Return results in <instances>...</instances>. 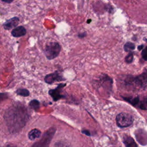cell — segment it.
Returning a JSON list of instances; mask_svg holds the SVG:
<instances>
[{
    "instance_id": "obj_3",
    "label": "cell",
    "mask_w": 147,
    "mask_h": 147,
    "mask_svg": "<svg viewBox=\"0 0 147 147\" xmlns=\"http://www.w3.org/2000/svg\"><path fill=\"white\" fill-rule=\"evenodd\" d=\"M96 82L97 87L102 88V90L104 91L106 96L109 97L113 88V81L112 78L106 74H102Z\"/></svg>"
},
{
    "instance_id": "obj_7",
    "label": "cell",
    "mask_w": 147,
    "mask_h": 147,
    "mask_svg": "<svg viewBox=\"0 0 147 147\" xmlns=\"http://www.w3.org/2000/svg\"><path fill=\"white\" fill-rule=\"evenodd\" d=\"M115 121L118 127H126L133 124L134 118L130 114L122 112L117 115Z\"/></svg>"
},
{
    "instance_id": "obj_14",
    "label": "cell",
    "mask_w": 147,
    "mask_h": 147,
    "mask_svg": "<svg viewBox=\"0 0 147 147\" xmlns=\"http://www.w3.org/2000/svg\"><path fill=\"white\" fill-rule=\"evenodd\" d=\"M41 131L37 129H33L31 130L28 133V137L31 140H34L39 138L41 136Z\"/></svg>"
},
{
    "instance_id": "obj_16",
    "label": "cell",
    "mask_w": 147,
    "mask_h": 147,
    "mask_svg": "<svg viewBox=\"0 0 147 147\" xmlns=\"http://www.w3.org/2000/svg\"><path fill=\"white\" fill-rule=\"evenodd\" d=\"M15 92L18 95H21L22 96H28L30 95V92L28 90L26 89V88H18Z\"/></svg>"
},
{
    "instance_id": "obj_9",
    "label": "cell",
    "mask_w": 147,
    "mask_h": 147,
    "mask_svg": "<svg viewBox=\"0 0 147 147\" xmlns=\"http://www.w3.org/2000/svg\"><path fill=\"white\" fill-rule=\"evenodd\" d=\"M65 79L61 75L58 71H55L53 73L47 75L45 76L44 81L48 84H52L55 82H60L65 80Z\"/></svg>"
},
{
    "instance_id": "obj_22",
    "label": "cell",
    "mask_w": 147,
    "mask_h": 147,
    "mask_svg": "<svg viewBox=\"0 0 147 147\" xmlns=\"http://www.w3.org/2000/svg\"><path fill=\"white\" fill-rule=\"evenodd\" d=\"M82 133L87 135V136H90V133L88 130H82Z\"/></svg>"
},
{
    "instance_id": "obj_13",
    "label": "cell",
    "mask_w": 147,
    "mask_h": 147,
    "mask_svg": "<svg viewBox=\"0 0 147 147\" xmlns=\"http://www.w3.org/2000/svg\"><path fill=\"white\" fill-rule=\"evenodd\" d=\"M126 147H137V145L134 139L130 136H125L123 141Z\"/></svg>"
},
{
    "instance_id": "obj_21",
    "label": "cell",
    "mask_w": 147,
    "mask_h": 147,
    "mask_svg": "<svg viewBox=\"0 0 147 147\" xmlns=\"http://www.w3.org/2000/svg\"><path fill=\"white\" fill-rule=\"evenodd\" d=\"M86 32H83V33H79L78 37H79V38H83V37H84L86 36Z\"/></svg>"
},
{
    "instance_id": "obj_20",
    "label": "cell",
    "mask_w": 147,
    "mask_h": 147,
    "mask_svg": "<svg viewBox=\"0 0 147 147\" xmlns=\"http://www.w3.org/2000/svg\"><path fill=\"white\" fill-rule=\"evenodd\" d=\"M7 98H8V94L6 92L0 93V103H1L2 102L6 99Z\"/></svg>"
},
{
    "instance_id": "obj_23",
    "label": "cell",
    "mask_w": 147,
    "mask_h": 147,
    "mask_svg": "<svg viewBox=\"0 0 147 147\" xmlns=\"http://www.w3.org/2000/svg\"><path fill=\"white\" fill-rule=\"evenodd\" d=\"M137 48L139 51H142L144 49V45H140L138 46Z\"/></svg>"
},
{
    "instance_id": "obj_10",
    "label": "cell",
    "mask_w": 147,
    "mask_h": 147,
    "mask_svg": "<svg viewBox=\"0 0 147 147\" xmlns=\"http://www.w3.org/2000/svg\"><path fill=\"white\" fill-rule=\"evenodd\" d=\"M137 140L142 145L147 144V132L142 129H138L135 131Z\"/></svg>"
},
{
    "instance_id": "obj_12",
    "label": "cell",
    "mask_w": 147,
    "mask_h": 147,
    "mask_svg": "<svg viewBox=\"0 0 147 147\" xmlns=\"http://www.w3.org/2000/svg\"><path fill=\"white\" fill-rule=\"evenodd\" d=\"M26 33V29L23 26H19L14 28L11 30V34L14 37H20L25 35Z\"/></svg>"
},
{
    "instance_id": "obj_6",
    "label": "cell",
    "mask_w": 147,
    "mask_h": 147,
    "mask_svg": "<svg viewBox=\"0 0 147 147\" xmlns=\"http://www.w3.org/2000/svg\"><path fill=\"white\" fill-rule=\"evenodd\" d=\"M56 131L55 127H51L42 135L41 138L34 143L31 147H49L51 140Z\"/></svg>"
},
{
    "instance_id": "obj_2",
    "label": "cell",
    "mask_w": 147,
    "mask_h": 147,
    "mask_svg": "<svg viewBox=\"0 0 147 147\" xmlns=\"http://www.w3.org/2000/svg\"><path fill=\"white\" fill-rule=\"evenodd\" d=\"M121 87L129 92H139L147 88V69L138 75H126L121 78Z\"/></svg>"
},
{
    "instance_id": "obj_25",
    "label": "cell",
    "mask_w": 147,
    "mask_h": 147,
    "mask_svg": "<svg viewBox=\"0 0 147 147\" xmlns=\"http://www.w3.org/2000/svg\"><path fill=\"white\" fill-rule=\"evenodd\" d=\"M91 21V20H87V22L88 23V24H89L90 22Z\"/></svg>"
},
{
    "instance_id": "obj_17",
    "label": "cell",
    "mask_w": 147,
    "mask_h": 147,
    "mask_svg": "<svg viewBox=\"0 0 147 147\" xmlns=\"http://www.w3.org/2000/svg\"><path fill=\"white\" fill-rule=\"evenodd\" d=\"M29 107L35 110H37L40 107V102L36 99H33L29 103Z\"/></svg>"
},
{
    "instance_id": "obj_4",
    "label": "cell",
    "mask_w": 147,
    "mask_h": 147,
    "mask_svg": "<svg viewBox=\"0 0 147 147\" xmlns=\"http://www.w3.org/2000/svg\"><path fill=\"white\" fill-rule=\"evenodd\" d=\"M123 100L133 106L142 110H147V95L136 96H121Z\"/></svg>"
},
{
    "instance_id": "obj_19",
    "label": "cell",
    "mask_w": 147,
    "mask_h": 147,
    "mask_svg": "<svg viewBox=\"0 0 147 147\" xmlns=\"http://www.w3.org/2000/svg\"><path fill=\"white\" fill-rule=\"evenodd\" d=\"M141 57L144 60L147 61V46H146L141 52Z\"/></svg>"
},
{
    "instance_id": "obj_24",
    "label": "cell",
    "mask_w": 147,
    "mask_h": 147,
    "mask_svg": "<svg viewBox=\"0 0 147 147\" xmlns=\"http://www.w3.org/2000/svg\"><path fill=\"white\" fill-rule=\"evenodd\" d=\"M2 2H5V3H11V2H13V0H11V1H4V0H3V1H2Z\"/></svg>"
},
{
    "instance_id": "obj_8",
    "label": "cell",
    "mask_w": 147,
    "mask_h": 147,
    "mask_svg": "<svg viewBox=\"0 0 147 147\" xmlns=\"http://www.w3.org/2000/svg\"><path fill=\"white\" fill-rule=\"evenodd\" d=\"M65 85V83H59L55 88L51 89L48 91V94L51 95L54 101L56 102L60 99L65 98V95L61 93L62 90Z\"/></svg>"
},
{
    "instance_id": "obj_5",
    "label": "cell",
    "mask_w": 147,
    "mask_h": 147,
    "mask_svg": "<svg viewBox=\"0 0 147 147\" xmlns=\"http://www.w3.org/2000/svg\"><path fill=\"white\" fill-rule=\"evenodd\" d=\"M61 46L56 41L49 42L44 48V54L48 60H52L58 56L61 51Z\"/></svg>"
},
{
    "instance_id": "obj_11",
    "label": "cell",
    "mask_w": 147,
    "mask_h": 147,
    "mask_svg": "<svg viewBox=\"0 0 147 147\" xmlns=\"http://www.w3.org/2000/svg\"><path fill=\"white\" fill-rule=\"evenodd\" d=\"M19 21H20V20L18 17H12L7 20L3 23V27L5 30H10L14 28H15L18 25Z\"/></svg>"
},
{
    "instance_id": "obj_15",
    "label": "cell",
    "mask_w": 147,
    "mask_h": 147,
    "mask_svg": "<svg viewBox=\"0 0 147 147\" xmlns=\"http://www.w3.org/2000/svg\"><path fill=\"white\" fill-rule=\"evenodd\" d=\"M135 49V44L130 41L126 42L123 45V49L126 52H133V51Z\"/></svg>"
},
{
    "instance_id": "obj_1",
    "label": "cell",
    "mask_w": 147,
    "mask_h": 147,
    "mask_svg": "<svg viewBox=\"0 0 147 147\" xmlns=\"http://www.w3.org/2000/svg\"><path fill=\"white\" fill-rule=\"evenodd\" d=\"M29 118L27 108L24 105L16 104L11 106L6 111L5 115V121L11 132L16 133L26 125Z\"/></svg>"
},
{
    "instance_id": "obj_18",
    "label": "cell",
    "mask_w": 147,
    "mask_h": 147,
    "mask_svg": "<svg viewBox=\"0 0 147 147\" xmlns=\"http://www.w3.org/2000/svg\"><path fill=\"white\" fill-rule=\"evenodd\" d=\"M133 59H134L133 53V52H129L128 54L125 56V61L126 63L130 64V63H132Z\"/></svg>"
}]
</instances>
